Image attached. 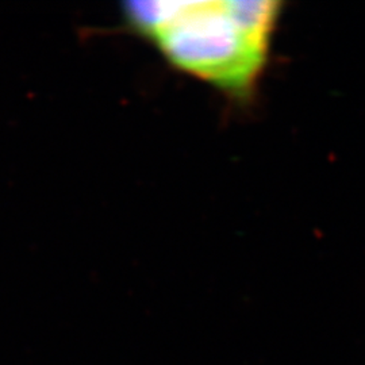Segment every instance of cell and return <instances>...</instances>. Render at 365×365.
<instances>
[{"label": "cell", "mask_w": 365, "mask_h": 365, "mask_svg": "<svg viewBox=\"0 0 365 365\" xmlns=\"http://www.w3.org/2000/svg\"><path fill=\"white\" fill-rule=\"evenodd\" d=\"M123 19L184 75L235 99L260 86L282 3L274 0L129 1Z\"/></svg>", "instance_id": "cell-1"}]
</instances>
